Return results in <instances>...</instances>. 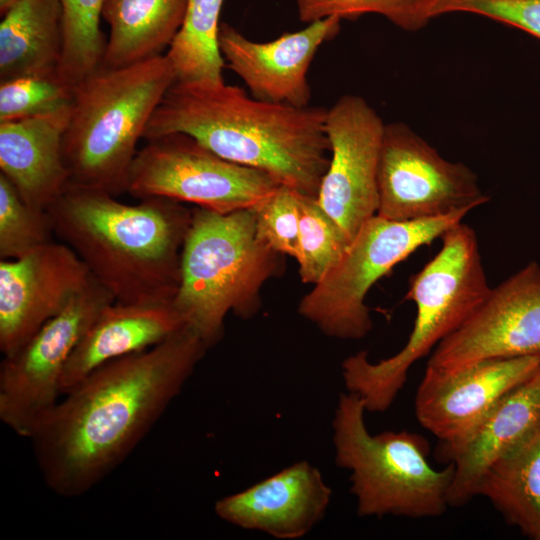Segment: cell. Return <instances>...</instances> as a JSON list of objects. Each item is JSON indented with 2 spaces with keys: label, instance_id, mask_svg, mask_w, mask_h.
Returning a JSON list of instances; mask_svg holds the SVG:
<instances>
[{
  "label": "cell",
  "instance_id": "cell-4",
  "mask_svg": "<svg viewBox=\"0 0 540 540\" xmlns=\"http://www.w3.org/2000/svg\"><path fill=\"white\" fill-rule=\"evenodd\" d=\"M176 81L166 54L117 68L101 66L73 89L63 155L68 187L127 192L137 143Z\"/></svg>",
  "mask_w": 540,
  "mask_h": 540
},
{
  "label": "cell",
  "instance_id": "cell-27",
  "mask_svg": "<svg viewBox=\"0 0 540 540\" xmlns=\"http://www.w3.org/2000/svg\"><path fill=\"white\" fill-rule=\"evenodd\" d=\"M299 19L311 23L327 17L354 20L366 14H378L397 27L416 31L436 17L440 0H294Z\"/></svg>",
  "mask_w": 540,
  "mask_h": 540
},
{
  "label": "cell",
  "instance_id": "cell-17",
  "mask_svg": "<svg viewBox=\"0 0 540 540\" xmlns=\"http://www.w3.org/2000/svg\"><path fill=\"white\" fill-rule=\"evenodd\" d=\"M332 490L320 471L308 463H294L214 506L222 520L243 529L259 530L278 539L305 536L320 522Z\"/></svg>",
  "mask_w": 540,
  "mask_h": 540
},
{
  "label": "cell",
  "instance_id": "cell-21",
  "mask_svg": "<svg viewBox=\"0 0 540 540\" xmlns=\"http://www.w3.org/2000/svg\"><path fill=\"white\" fill-rule=\"evenodd\" d=\"M0 23V80L58 72L62 55L59 0H16Z\"/></svg>",
  "mask_w": 540,
  "mask_h": 540
},
{
  "label": "cell",
  "instance_id": "cell-16",
  "mask_svg": "<svg viewBox=\"0 0 540 540\" xmlns=\"http://www.w3.org/2000/svg\"><path fill=\"white\" fill-rule=\"evenodd\" d=\"M341 19L327 17L299 31L257 42L221 23L218 45L228 67L240 77L251 96L296 107L309 106V67L318 49L340 32Z\"/></svg>",
  "mask_w": 540,
  "mask_h": 540
},
{
  "label": "cell",
  "instance_id": "cell-6",
  "mask_svg": "<svg viewBox=\"0 0 540 540\" xmlns=\"http://www.w3.org/2000/svg\"><path fill=\"white\" fill-rule=\"evenodd\" d=\"M278 255L257 236L254 208L221 213L196 207L172 305L209 349L223 337L228 312L242 318L256 313Z\"/></svg>",
  "mask_w": 540,
  "mask_h": 540
},
{
  "label": "cell",
  "instance_id": "cell-1",
  "mask_svg": "<svg viewBox=\"0 0 540 540\" xmlns=\"http://www.w3.org/2000/svg\"><path fill=\"white\" fill-rule=\"evenodd\" d=\"M207 349L184 327L100 366L62 395L29 438L46 485L64 498L97 486L150 432Z\"/></svg>",
  "mask_w": 540,
  "mask_h": 540
},
{
  "label": "cell",
  "instance_id": "cell-26",
  "mask_svg": "<svg viewBox=\"0 0 540 540\" xmlns=\"http://www.w3.org/2000/svg\"><path fill=\"white\" fill-rule=\"evenodd\" d=\"M299 215V275L302 282L316 285L338 265L351 242L316 197L299 193Z\"/></svg>",
  "mask_w": 540,
  "mask_h": 540
},
{
  "label": "cell",
  "instance_id": "cell-32",
  "mask_svg": "<svg viewBox=\"0 0 540 540\" xmlns=\"http://www.w3.org/2000/svg\"><path fill=\"white\" fill-rule=\"evenodd\" d=\"M16 0H0V12H1V15L5 13V11L7 9H9L13 3L15 2Z\"/></svg>",
  "mask_w": 540,
  "mask_h": 540
},
{
  "label": "cell",
  "instance_id": "cell-20",
  "mask_svg": "<svg viewBox=\"0 0 540 540\" xmlns=\"http://www.w3.org/2000/svg\"><path fill=\"white\" fill-rule=\"evenodd\" d=\"M184 327L172 303H109L98 313L68 360L61 395L100 366L149 349Z\"/></svg>",
  "mask_w": 540,
  "mask_h": 540
},
{
  "label": "cell",
  "instance_id": "cell-30",
  "mask_svg": "<svg viewBox=\"0 0 540 540\" xmlns=\"http://www.w3.org/2000/svg\"><path fill=\"white\" fill-rule=\"evenodd\" d=\"M254 211L259 239L275 252L296 259L299 252V192L280 185Z\"/></svg>",
  "mask_w": 540,
  "mask_h": 540
},
{
  "label": "cell",
  "instance_id": "cell-29",
  "mask_svg": "<svg viewBox=\"0 0 540 540\" xmlns=\"http://www.w3.org/2000/svg\"><path fill=\"white\" fill-rule=\"evenodd\" d=\"M73 88L58 72L0 81V122L52 113L71 105Z\"/></svg>",
  "mask_w": 540,
  "mask_h": 540
},
{
  "label": "cell",
  "instance_id": "cell-2",
  "mask_svg": "<svg viewBox=\"0 0 540 540\" xmlns=\"http://www.w3.org/2000/svg\"><path fill=\"white\" fill-rule=\"evenodd\" d=\"M327 108L262 101L242 88L175 81L153 113L146 140L182 133L218 156L317 197L330 161Z\"/></svg>",
  "mask_w": 540,
  "mask_h": 540
},
{
  "label": "cell",
  "instance_id": "cell-31",
  "mask_svg": "<svg viewBox=\"0 0 540 540\" xmlns=\"http://www.w3.org/2000/svg\"><path fill=\"white\" fill-rule=\"evenodd\" d=\"M451 12L485 16L540 39V0H440L435 16Z\"/></svg>",
  "mask_w": 540,
  "mask_h": 540
},
{
  "label": "cell",
  "instance_id": "cell-25",
  "mask_svg": "<svg viewBox=\"0 0 540 540\" xmlns=\"http://www.w3.org/2000/svg\"><path fill=\"white\" fill-rule=\"evenodd\" d=\"M63 45L58 73L73 89L101 67L106 40L100 19L107 0H59Z\"/></svg>",
  "mask_w": 540,
  "mask_h": 540
},
{
  "label": "cell",
  "instance_id": "cell-24",
  "mask_svg": "<svg viewBox=\"0 0 540 540\" xmlns=\"http://www.w3.org/2000/svg\"><path fill=\"white\" fill-rule=\"evenodd\" d=\"M224 0H188L183 24L166 55L176 81L223 83V56L218 45L219 17Z\"/></svg>",
  "mask_w": 540,
  "mask_h": 540
},
{
  "label": "cell",
  "instance_id": "cell-22",
  "mask_svg": "<svg viewBox=\"0 0 540 540\" xmlns=\"http://www.w3.org/2000/svg\"><path fill=\"white\" fill-rule=\"evenodd\" d=\"M476 496L524 536L540 540V422L485 470Z\"/></svg>",
  "mask_w": 540,
  "mask_h": 540
},
{
  "label": "cell",
  "instance_id": "cell-15",
  "mask_svg": "<svg viewBox=\"0 0 540 540\" xmlns=\"http://www.w3.org/2000/svg\"><path fill=\"white\" fill-rule=\"evenodd\" d=\"M539 365L540 355L486 359L455 371L427 366L414 398L416 419L440 447L454 445Z\"/></svg>",
  "mask_w": 540,
  "mask_h": 540
},
{
  "label": "cell",
  "instance_id": "cell-8",
  "mask_svg": "<svg viewBox=\"0 0 540 540\" xmlns=\"http://www.w3.org/2000/svg\"><path fill=\"white\" fill-rule=\"evenodd\" d=\"M468 213L411 221L372 216L361 226L338 265L301 299L299 313L327 336L363 338L372 328L365 304L370 288L418 248L462 222Z\"/></svg>",
  "mask_w": 540,
  "mask_h": 540
},
{
  "label": "cell",
  "instance_id": "cell-10",
  "mask_svg": "<svg viewBox=\"0 0 540 540\" xmlns=\"http://www.w3.org/2000/svg\"><path fill=\"white\" fill-rule=\"evenodd\" d=\"M114 297L93 277L57 315L0 364V419L30 438L61 398L64 370L98 313Z\"/></svg>",
  "mask_w": 540,
  "mask_h": 540
},
{
  "label": "cell",
  "instance_id": "cell-13",
  "mask_svg": "<svg viewBox=\"0 0 540 540\" xmlns=\"http://www.w3.org/2000/svg\"><path fill=\"white\" fill-rule=\"evenodd\" d=\"M540 355V266L531 262L490 292L433 350L427 366L455 371L493 358Z\"/></svg>",
  "mask_w": 540,
  "mask_h": 540
},
{
  "label": "cell",
  "instance_id": "cell-3",
  "mask_svg": "<svg viewBox=\"0 0 540 540\" xmlns=\"http://www.w3.org/2000/svg\"><path fill=\"white\" fill-rule=\"evenodd\" d=\"M47 212L54 235L116 302L172 303L192 210L163 197L126 204L105 192L68 187Z\"/></svg>",
  "mask_w": 540,
  "mask_h": 540
},
{
  "label": "cell",
  "instance_id": "cell-18",
  "mask_svg": "<svg viewBox=\"0 0 540 540\" xmlns=\"http://www.w3.org/2000/svg\"><path fill=\"white\" fill-rule=\"evenodd\" d=\"M539 422L540 365L507 392L464 439L440 447L438 456L454 467L449 507L472 500L485 470Z\"/></svg>",
  "mask_w": 540,
  "mask_h": 540
},
{
  "label": "cell",
  "instance_id": "cell-7",
  "mask_svg": "<svg viewBox=\"0 0 540 540\" xmlns=\"http://www.w3.org/2000/svg\"><path fill=\"white\" fill-rule=\"evenodd\" d=\"M365 406L351 392L340 393L335 410L333 444L336 464L350 471V491L360 517L386 515L413 519L442 515L454 467L441 470L428 461L429 445L410 431L371 435Z\"/></svg>",
  "mask_w": 540,
  "mask_h": 540
},
{
  "label": "cell",
  "instance_id": "cell-28",
  "mask_svg": "<svg viewBox=\"0 0 540 540\" xmlns=\"http://www.w3.org/2000/svg\"><path fill=\"white\" fill-rule=\"evenodd\" d=\"M47 211L30 206L0 173V258H20L53 241Z\"/></svg>",
  "mask_w": 540,
  "mask_h": 540
},
{
  "label": "cell",
  "instance_id": "cell-11",
  "mask_svg": "<svg viewBox=\"0 0 540 540\" xmlns=\"http://www.w3.org/2000/svg\"><path fill=\"white\" fill-rule=\"evenodd\" d=\"M378 195L376 214L393 221L470 212L489 200L468 166L446 160L402 122L385 124Z\"/></svg>",
  "mask_w": 540,
  "mask_h": 540
},
{
  "label": "cell",
  "instance_id": "cell-14",
  "mask_svg": "<svg viewBox=\"0 0 540 540\" xmlns=\"http://www.w3.org/2000/svg\"><path fill=\"white\" fill-rule=\"evenodd\" d=\"M91 274L65 243L51 241L0 261V351L21 347L87 285Z\"/></svg>",
  "mask_w": 540,
  "mask_h": 540
},
{
  "label": "cell",
  "instance_id": "cell-9",
  "mask_svg": "<svg viewBox=\"0 0 540 540\" xmlns=\"http://www.w3.org/2000/svg\"><path fill=\"white\" fill-rule=\"evenodd\" d=\"M132 163L127 192L226 213L255 208L280 184L256 168L226 160L194 138L173 133L147 140Z\"/></svg>",
  "mask_w": 540,
  "mask_h": 540
},
{
  "label": "cell",
  "instance_id": "cell-5",
  "mask_svg": "<svg viewBox=\"0 0 540 540\" xmlns=\"http://www.w3.org/2000/svg\"><path fill=\"white\" fill-rule=\"evenodd\" d=\"M441 238L440 250L410 278L405 299L415 304L416 316L403 348L376 363L366 351L342 362L347 391L358 395L368 412L386 411L411 367L459 328L491 290L474 230L460 222Z\"/></svg>",
  "mask_w": 540,
  "mask_h": 540
},
{
  "label": "cell",
  "instance_id": "cell-23",
  "mask_svg": "<svg viewBox=\"0 0 540 540\" xmlns=\"http://www.w3.org/2000/svg\"><path fill=\"white\" fill-rule=\"evenodd\" d=\"M188 0H107L109 24L101 66L117 68L161 55L179 32Z\"/></svg>",
  "mask_w": 540,
  "mask_h": 540
},
{
  "label": "cell",
  "instance_id": "cell-19",
  "mask_svg": "<svg viewBox=\"0 0 540 540\" xmlns=\"http://www.w3.org/2000/svg\"><path fill=\"white\" fill-rule=\"evenodd\" d=\"M70 109L0 122L1 174L39 210L47 211L69 185L63 138Z\"/></svg>",
  "mask_w": 540,
  "mask_h": 540
},
{
  "label": "cell",
  "instance_id": "cell-12",
  "mask_svg": "<svg viewBox=\"0 0 540 540\" xmlns=\"http://www.w3.org/2000/svg\"><path fill=\"white\" fill-rule=\"evenodd\" d=\"M384 128L380 115L361 96L343 95L327 108L330 161L316 199L350 242L378 210Z\"/></svg>",
  "mask_w": 540,
  "mask_h": 540
}]
</instances>
